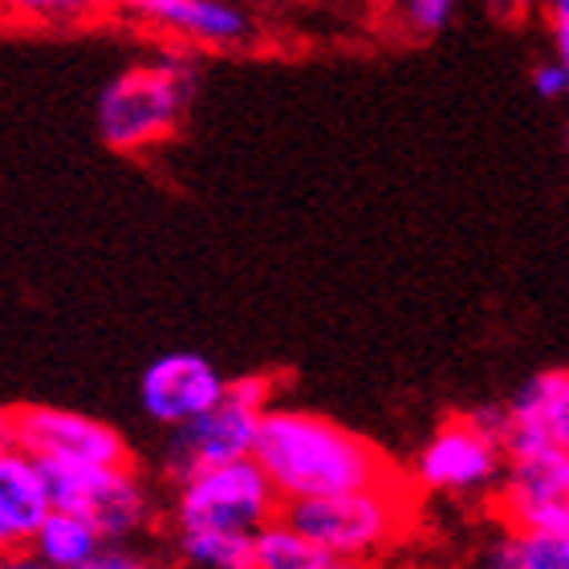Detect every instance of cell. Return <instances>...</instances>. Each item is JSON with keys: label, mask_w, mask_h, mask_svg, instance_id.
Masks as SVG:
<instances>
[{"label": "cell", "mask_w": 569, "mask_h": 569, "mask_svg": "<svg viewBox=\"0 0 569 569\" xmlns=\"http://www.w3.org/2000/svg\"><path fill=\"white\" fill-rule=\"evenodd\" d=\"M252 460L284 500L338 497L358 488L391 485V460L370 439L330 416L301 411V407H269L257 423Z\"/></svg>", "instance_id": "cell-1"}, {"label": "cell", "mask_w": 569, "mask_h": 569, "mask_svg": "<svg viewBox=\"0 0 569 569\" xmlns=\"http://www.w3.org/2000/svg\"><path fill=\"white\" fill-rule=\"evenodd\" d=\"M191 90L196 66L188 58L147 61L114 73L98 94V134L119 154L159 147L179 131Z\"/></svg>", "instance_id": "cell-2"}, {"label": "cell", "mask_w": 569, "mask_h": 569, "mask_svg": "<svg viewBox=\"0 0 569 569\" xmlns=\"http://www.w3.org/2000/svg\"><path fill=\"white\" fill-rule=\"evenodd\" d=\"M277 382L273 375H244V379H228L224 399L167 431L163 448H159V476L179 485L188 476L216 468V463L249 460L252 443H257V423L273 407Z\"/></svg>", "instance_id": "cell-3"}, {"label": "cell", "mask_w": 569, "mask_h": 569, "mask_svg": "<svg viewBox=\"0 0 569 569\" xmlns=\"http://www.w3.org/2000/svg\"><path fill=\"white\" fill-rule=\"evenodd\" d=\"M281 521L309 537L318 549L342 561H370L382 549L395 546V537L407 521V505L399 480L382 488H358L338 497L284 500Z\"/></svg>", "instance_id": "cell-4"}, {"label": "cell", "mask_w": 569, "mask_h": 569, "mask_svg": "<svg viewBox=\"0 0 569 569\" xmlns=\"http://www.w3.org/2000/svg\"><path fill=\"white\" fill-rule=\"evenodd\" d=\"M49 509L78 512L94 525L107 546H122L154 521V492L134 472V463L98 468V463L37 460Z\"/></svg>", "instance_id": "cell-5"}, {"label": "cell", "mask_w": 569, "mask_h": 569, "mask_svg": "<svg viewBox=\"0 0 569 569\" xmlns=\"http://www.w3.org/2000/svg\"><path fill=\"white\" fill-rule=\"evenodd\" d=\"M281 512V497L264 480L257 460L216 463L176 485L171 525L176 529H216V533L252 537Z\"/></svg>", "instance_id": "cell-6"}, {"label": "cell", "mask_w": 569, "mask_h": 569, "mask_svg": "<svg viewBox=\"0 0 569 569\" xmlns=\"http://www.w3.org/2000/svg\"><path fill=\"white\" fill-rule=\"evenodd\" d=\"M505 451L468 416H451L431 431L416 456V485L451 500H476L497 492Z\"/></svg>", "instance_id": "cell-7"}, {"label": "cell", "mask_w": 569, "mask_h": 569, "mask_svg": "<svg viewBox=\"0 0 569 569\" xmlns=\"http://www.w3.org/2000/svg\"><path fill=\"white\" fill-rule=\"evenodd\" d=\"M505 529L517 533H569V451L546 448L505 456L497 480Z\"/></svg>", "instance_id": "cell-8"}, {"label": "cell", "mask_w": 569, "mask_h": 569, "mask_svg": "<svg viewBox=\"0 0 569 569\" xmlns=\"http://www.w3.org/2000/svg\"><path fill=\"white\" fill-rule=\"evenodd\" d=\"M12 443L33 460L98 463L119 468L131 460V443L102 419H90L70 407H17L12 411Z\"/></svg>", "instance_id": "cell-9"}, {"label": "cell", "mask_w": 569, "mask_h": 569, "mask_svg": "<svg viewBox=\"0 0 569 569\" xmlns=\"http://www.w3.org/2000/svg\"><path fill=\"white\" fill-rule=\"evenodd\" d=\"M224 387L228 379L216 370L212 358L196 355V350H171L142 370L139 407L154 427L171 431V427L212 411L224 399Z\"/></svg>", "instance_id": "cell-10"}, {"label": "cell", "mask_w": 569, "mask_h": 569, "mask_svg": "<svg viewBox=\"0 0 569 569\" xmlns=\"http://www.w3.org/2000/svg\"><path fill=\"white\" fill-rule=\"evenodd\" d=\"M500 451L505 456H529V451L566 448L569 439V375L566 367H546L500 403Z\"/></svg>", "instance_id": "cell-11"}, {"label": "cell", "mask_w": 569, "mask_h": 569, "mask_svg": "<svg viewBox=\"0 0 569 569\" xmlns=\"http://www.w3.org/2000/svg\"><path fill=\"white\" fill-rule=\"evenodd\" d=\"M139 21L154 24L191 46H244L257 21L237 0H127Z\"/></svg>", "instance_id": "cell-12"}, {"label": "cell", "mask_w": 569, "mask_h": 569, "mask_svg": "<svg viewBox=\"0 0 569 569\" xmlns=\"http://www.w3.org/2000/svg\"><path fill=\"white\" fill-rule=\"evenodd\" d=\"M46 512L49 497L37 460L17 443L0 448V529H4V537L17 549H24Z\"/></svg>", "instance_id": "cell-13"}, {"label": "cell", "mask_w": 569, "mask_h": 569, "mask_svg": "<svg viewBox=\"0 0 569 569\" xmlns=\"http://www.w3.org/2000/svg\"><path fill=\"white\" fill-rule=\"evenodd\" d=\"M24 549L49 569H86L102 549H107V541H102V533H98L86 517H78V512L49 509Z\"/></svg>", "instance_id": "cell-14"}, {"label": "cell", "mask_w": 569, "mask_h": 569, "mask_svg": "<svg viewBox=\"0 0 569 569\" xmlns=\"http://www.w3.org/2000/svg\"><path fill=\"white\" fill-rule=\"evenodd\" d=\"M338 561L342 558H330L293 525H284L281 512L252 533V569H333Z\"/></svg>", "instance_id": "cell-15"}, {"label": "cell", "mask_w": 569, "mask_h": 569, "mask_svg": "<svg viewBox=\"0 0 569 569\" xmlns=\"http://www.w3.org/2000/svg\"><path fill=\"white\" fill-rule=\"evenodd\" d=\"M179 569H252V537L216 529H176Z\"/></svg>", "instance_id": "cell-16"}, {"label": "cell", "mask_w": 569, "mask_h": 569, "mask_svg": "<svg viewBox=\"0 0 569 569\" xmlns=\"http://www.w3.org/2000/svg\"><path fill=\"white\" fill-rule=\"evenodd\" d=\"M517 546L521 569H569V533H517Z\"/></svg>", "instance_id": "cell-17"}, {"label": "cell", "mask_w": 569, "mask_h": 569, "mask_svg": "<svg viewBox=\"0 0 569 569\" xmlns=\"http://www.w3.org/2000/svg\"><path fill=\"white\" fill-rule=\"evenodd\" d=\"M456 4L460 0H403V24L416 37H436L451 24Z\"/></svg>", "instance_id": "cell-18"}, {"label": "cell", "mask_w": 569, "mask_h": 569, "mask_svg": "<svg viewBox=\"0 0 569 569\" xmlns=\"http://www.w3.org/2000/svg\"><path fill=\"white\" fill-rule=\"evenodd\" d=\"M9 9L29 12V17H53V21H78V17H98L114 0H4Z\"/></svg>", "instance_id": "cell-19"}, {"label": "cell", "mask_w": 569, "mask_h": 569, "mask_svg": "<svg viewBox=\"0 0 569 569\" xmlns=\"http://www.w3.org/2000/svg\"><path fill=\"white\" fill-rule=\"evenodd\" d=\"M476 569H521V546H517V533L505 529L500 537H492V541L480 549Z\"/></svg>", "instance_id": "cell-20"}, {"label": "cell", "mask_w": 569, "mask_h": 569, "mask_svg": "<svg viewBox=\"0 0 569 569\" xmlns=\"http://www.w3.org/2000/svg\"><path fill=\"white\" fill-rule=\"evenodd\" d=\"M533 90L546 102H558V98H566L569 90V66L566 61H541V66H533Z\"/></svg>", "instance_id": "cell-21"}, {"label": "cell", "mask_w": 569, "mask_h": 569, "mask_svg": "<svg viewBox=\"0 0 569 569\" xmlns=\"http://www.w3.org/2000/svg\"><path fill=\"white\" fill-rule=\"evenodd\" d=\"M86 569H163V566H154L151 558L131 553V549H122V546H107Z\"/></svg>", "instance_id": "cell-22"}, {"label": "cell", "mask_w": 569, "mask_h": 569, "mask_svg": "<svg viewBox=\"0 0 569 569\" xmlns=\"http://www.w3.org/2000/svg\"><path fill=\"white\" fill-rule=\"evenodd\" d=\"M0 569H49L29 553V549H12V553H0Z\"/></svg>", "instance_id": "cell-23"}, {"label": "cell", "mask_w": 569, "mask_h": 569, "mask_svg": "<svg viewBox=\"0 0 569 569\" xmlns=\"http://www.w3.org/2000/svg\"><path fill=\"white\" fill-rule=\"evenodd\" d=\"M12 443V411H0V448Z\"/></svg>", "instance_id": "cell-24"}, {"label": "cell", "mask_w": 569, "mask_h": 569, "mask_svg": "<svg viewBox=\"0 0 569 569\" xmlns=\"http://www.w3.org/2000/svg\"><path fill=\"white\" fill-rule=\"evenodd\" d=\"M533 4H541V0H500V9L505 12H529Z\"/></svg>", "instance_id": "cell-25"}, {"label": "cell", "mask_w": 569, "mask_h": 569, "mask_svg": "<svg viewBox=\"0 0 569 569\" xmlns=\"http://www.w3.org/2000/svg\"><path fill=\"white\" fill-rule=\"evenodd\" d=\"M333 569H370V566H367V561H338Z\"/></svg>", "instance_id": "cell-26"}]
</instances>
